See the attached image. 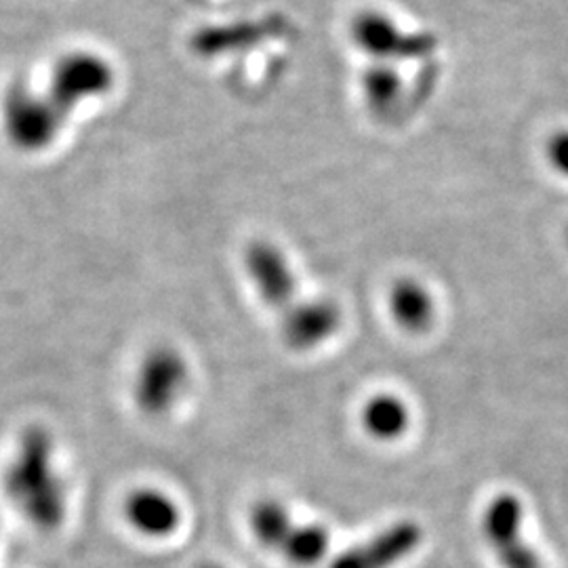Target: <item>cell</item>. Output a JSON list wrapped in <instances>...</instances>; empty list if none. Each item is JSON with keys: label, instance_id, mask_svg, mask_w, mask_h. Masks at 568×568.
Instances as JSON below:
<instances>
[{"label": "cell", "instance_id": "6da1fadb", "mask_svg": "<svg viewBox=\"0 0 568 568\" xmlns=\"http://www.w3.org/2000/svg\"><path fill=\"white\" fill-rule=\"evenodd\" d=\"M4 493L39 530L60 527L68 511V488L61 476L58 447L42 427L23 432L4 469Z\"/></svg>", "mask_w": 568, "mask_h": 568}, {"label": "cell", "instance_id": "7a4b0ae2", "mask_svg": "<svg viewBox=\"0 0 568 568\" xmlns=\"http://www.w3.org/2000/svg\"><path fill=\"white\" fill-rule=\"evenodd\" d=\"M7 140L23 152H41L58 142L65 124L60 105L28 84H13L0 105Z\"/></svg>", "mask_w": 568, "mask_h": 568}, {"label": "cell", "instance_id": "3957f363", "mask_svg": "<svg viewBox=\"0 0 568 568\" xmlns=\"http://www.w3.org/2000/svg\"><path fill=\"white\" fill-rule=\"evenodd\" d=\"M349 34L356 49L371 61L398 65L403 61L429 60L436 51V39L432 34L406 30L392 16L375 9L358 13L352 21Z\"/></svg>", "mask_w": 568, "mask_h": 568}, {"label": "cell", "instance_id": "277c9868", "mask_svg": "<svg viewBox=\"0 0 568 568\" xmlns=\"http://www.w3.org/2000/svg\"><path fill=\"white\" fill-rule=\"evenodd\" d=\"M112 63L93 51L65 53L53 65L49 79V98L60 105L61 112L70 116L82 103L95 102L114 89Z\"/></svg>", "mask_w": 568, "mask_h": 568}, {"label": "cell", "instance_id": "5b68a950", "mask_svg": "<svg viewBox=\"0 0 568 568\" xmlns=\"http://www.w3.org/2000/svg\"><path fill=\"white\" fill-rule=\"evenodd\" d=\"M190 368L180 349L156 345L142 358L133 379V400L143 415L163 417L182 398Z\"/></svg>", "mask_w": 568, "mask_h": 568}, {"label": "cell", "instance_id": "8992f818", "mask_svg": "<svg viewBox=\"0 0 568 568\" xmlns=\"http://www.w3.org/2000/svg\"><path fill=\"white\" fill-rule=\"evenodd\" d=\"M244 270L262 302L281 312V316L302 300L295 270L278 244L270 241L248 244L244 251Z\"/></svg>", "mask_w": 568, "mask_h": 568}, {"label": "cell", "instance_id": "52a82bcc", "mask_svg": "<svg viewBox=\"0 0 568 568\" xmlns=\"http://www.w3.org/2000/svg\"><path fill=\"white\" fill-rule=\"evenodd\" d=\"M523 504L516 495H497L485 511V535L504 568H544L523 535Z\"/></svg>", "mask_w": 568, "mask_h": 568}, {"label": "cell", "instance_id": "ba28073f", "mask_svg": "<svg viewBox=\"0 0 568 568\" xmlns=\"http://www.w3.org/2000/svg\"><path fill=\"white\" fill-rule=\"evenodd\" d=\"M422 539L424 530L417 523L400 520L366 544L347 549L328 568H394L419 548Z\"/></svg>", "mask_w": 568, "mask_h": 568}, {"label": "cell", "instance_id": "9c48e42d", "mask_svg": "<svg viewBox=\"0 0 568 568\" xmlns=\"http://www.w3.org/2000/svg\"><path fill=\"white\" fill-rule=\"evenodd\" d=\"M339 326L342 310L328 300H300L283 314L284 342L297 352L326 344Z\"/></svg>", "mask_w": 568, "mask_h": 568}, {"label": "cell", "instance_id": "30bf717a", "mask_svg": "<svg viewBox=\"0 0 568 568\" xmlns=\"http://www.w3.org/2000/svg\"><path fill=\"white\" fill-rule=\"evenodd\" d=\"M122 511L129 527L148 539H164L173 535L182 523L180 506L159 488L131 490L124 499Z\"/></svg>", "mask_w": 568, "mask_h": 568}, {"label": "cell", "instance_id": "8fae6325", "mask_svg": "<svg viewBox=\"0 0 568 568\" xmlns=\"http://www.w3.org/2000/svg\"><path fill=\"white\" fill-rule=\"evenodd\" d=\"M387 307L396 325L413 335L426 333L436 318V302L417 278H398L389 286Z\"/></svg>", "mask_w": 568, "mask_h": 568}, {"label": "cell", "instance_id": "7c38bea8", "mask_svg": "<svg viewBox=\"0 0 568 568\" xmlns=\"http://www.w3.org/2000/svg\"><path fill=\"white\" fill-rule=\"evenodd\" d=\"M363 100L375 116L392 114L405 95V79L398 65L387 61H368L363 77Z\"/></svg>", "mask_w": 568, "mask_h": 568}, {"label": "cell", "instance_id": "4fadbf2b", "mask_svg": "<svg viewBox=\"0 0 568 568\" xmlns=\"http://www.w3.org/2000/svg\"><path fill=\"white\" fill-rule=\"evenodd\" d=\"M363 424L373 438L389 443L400 438L408 429L410 413L398 396L377 394L365 405Z\"/></svg>", "mask_w": 568, "mask_h": 568}, {"label": "cell", "instance_id": "5bb4252c", "mask_svg": "<svg viewBox=\"0 0 568 568\" xmlns=\"http://www.w3.org/2000/svg\"><path fill=\"white\" fill-rule=\"evenodd\" d=\"M295 525L288 509L276 499H262L251 509V530L264 548L281 551Z\"/></svg>", "mask_w": 568, "mask_h": 568}, {"label": "cell", "instance_id": "9a60e30c", "mask_svg": "<svg viewBox=\"0 0 568 568\" xmlns=\"http://www.w3.org/2000/svg\"><path fill=\"white\" fill-rule=\"evenodd\" d=\"M328 551V532L321 525H295L281 554L297 567L318 565Z\"/></svg>", "mask_w": 568, "mask_h": 568}, {"label": "cell", "instance_id": "2e32d148", "mask_svg": "<svg viewBox=\"0 0 568 568\" xmlns=\"http://www.w3.org/2000/svg\"><path fill=\"white\" fill-rule=\"evenodd\" d=\"M548 159L560 175L568 178V131H560L549 140Z\"/></svg>", "mask_w": 568, "mask_h": 568}, {"label": "cell", "instance_id": "e0dca14e", "mask_svg": "<svg viewBox=\"0 0 568 568\" xmlns=\"http://www.w3.org/2000/svg\"><path fill=\"white\" fill-rule=\"evenodd\" d=\"M199 568H222L220 565H201Z\"/></svg>", "mask_w": 568, "mask_h": 568}]
</instances>
